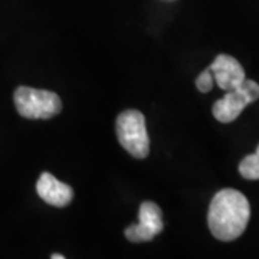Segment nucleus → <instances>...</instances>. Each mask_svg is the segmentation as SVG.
I'll use <instances>...</instances> for the list:
<instances>
[{"instance_id": "obj_1", "label": "nucleus", "mask_w": 259, "mask_h": 259, "mask_svg": "<svg viewBox=\"0 0 259 259\" xmlns=\"http://www.w3.org/2000/svg\"><path fill=\"white\" fill-rule=\"evenodd\" d=\"M249 218L248 199L235 189H223L213 196L207 213V225L216 239L231 242L245 232Z\"/></svg>"}, {"instance_id": "obj_2", "label": "nucleus", "mask_w": 259, "mask_h": 259, "mask_svg": "<svg viewBox=\"0 0 259 259\" xmlns=\"http://www.w3.org/2000/svg\"><path fill=\"white\" fill-rule=\"evenodd\" d=\"M13 100L19 114L29 120H48L62 110V101L55 93L30 87H19Z\"/></svg>"}, {"instance_id": "obj_3", "label": "nucleus", "mask_w": 259, "mask_h": 259, "mask_svg": "<svg viewBox=\"0 0 259 259\" xmlns=\"http://www.w3.org/2000/svg\"><path fill=\"white\" fill-rule=\"evenodd\" d=\"M117 137L133 157L146 158L150 153V139L146 118L137 110H127L117 117Z\"/></svg>"}, {"instance_id": "obj_4", "label": "nucleus", "mask_w": 259, "mask_h": 259, "mask_svg": "<svg viewBox=\"0 0 259 259\" xmlns=\"http://www.w3.org/2000/svg\"><path fill=\"white\" fill-rule=\"evenodd\" d=\"M256 100H259V85L255 81L245 78L239 87L232 91H226L222 100H218L213 104V117L223 124L232 122L249 104Z\"/></svg>"}, {"instance_id": "obj_5", "label": "nucleus", "mask_w": 259, "mask_h": 259, "mask_svg": "<svg viewBox=\"0 0 259 259\" xmlns=\"http://www.w3.org/2000/svg\"><path fill=\"white\" fill-rule=\"evenodd\" d=\"M140 222L125 229V238L130 242H148L163 231V213L154 202H143L139 210Z\"/></svg>"}, {"instance_id": "obj_6", "label": "nucleus", "mask_w": 259, "mask_h": 259, "mask_svg": "<svg viewBox=\"0 0 259 259\" xmlns=\"http://www.w3.org/2000/svg\"><path fill=\"white\" fill-rule=\"evenodd\" d=\"M213 74V79L216 81L218 87L223 91H232L239 87L245 76V69L233 56L218 55L213 64L209 66Z\"/></svg>"}, {"instance_id": "obj_7", "label": "nucleus", "mask_w": 259, "mask_h": 259, "mask_svg": "<svg viewBox=\"0 0 259 259\" xmlns=\"http://www.w3.org/2000/svg\"><path fill=\"white\" fill-rule=\"evenodd\" d=\"M37 196L51 206L65 207L72 202L74 190L72 187L59 182L51 173H42L36 182Z\"/></svg>"}, {"instance_id": "obj_8", "label": "nucleus", "mask_w": 259, "mask_h": 259, "mask_svg": "<svg viewBox=\"0 0 259 259\" xmlns=\"http://www.w3.org/2000/svg\"><path fill=\"white\" fill-rule=\"evenodd\" d=\"M239 173L246 180H259V144L253 154H249L242 160Z\"/></svg>"}, {"instance_id": "obj_9", "label": "nucleus", "mask_w": 259, "mask_h": 259, "mask_svg": "<svg viewBox=\"0 0 259 259\" xmlns=\"http://www.w3.org/2000/svg\"><path fill=\"white\" fill-rule=\"evenodd\" d=\"M213 74L212 71H210V68H207V69H204L202 74L197 76V79H196V87H197V90L200 91V93H209L210 90L213 88Z\"/></svg>"}, {"instance_id": "obj_10", "label": "nucleus", "mask_w": 259, "mask_h": 259, "mask_svg": "<svg viewBox=\"0 0 259 259\" xmlns=\"http://www.w3.org/2000/svg\"><path fill=\"white\" fill-rule=\"evenodd\" d=\"M51 258L52 259H64V255H61V253H54V255H51Z\"/></svg>"}]
</instances>
